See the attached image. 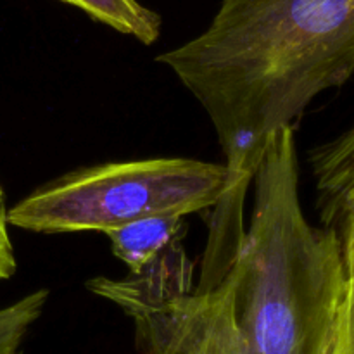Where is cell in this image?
Returning <instances> with one entry per match:
<instances>
[{
	"mask_svg": "<svg viewBox=\"0 0 354 354\" xmlns=\"http://www.w3.org/2000/svg\"><path fill=\"white\" fill-rule=\"evenodd\" d=\"M196 97L225 156L207 248L235 252L266 145L354 75V0H221L206 30L156 59Z\"/></svg>",
	"mask_w": 354,
	"mask_h": 354,
	"instance_id": "obj_1",
	"label": "cell"
},
{
	"mask_svg": "<svg viewBox=\"0 0 354 354\" xmlns=\"http://www.w3.org/2000/svg\"><path fill=\"white\" fill-rule=\"evenodd\" d=\"M252 213L223 277L237 354H342L346 268L337 235L308 221L294 128L266 145Z\"/></svg>",
	"mask_w": 354,
	"mask_h": 354,
	"instance_id": "obj_2",
	"label": "cell"
},
{
	"mask_svg": "<svg viewBox=\"0 0 354 354\" xmlns=\"http://www.w3.org/2000/svg\"><path fill=\"white\" fill-rule=\"evenodd\" d=\"M225 165L187 158L104 162L73 169L7 209L9 227L35 234L106 232L152 216L211 209L227 189Z\"/></svg>",
	"mask_w": 354,
	"mask_h": 354,
	"instance_id": "obj_3",
	"label": "cell"
},
{
	"mask_svg": "<svg viewBox=\"0 0 354 354\" xmlns=\"http://www.w3.org/2000/svg\"><path fill=\"white\" fill-rule=\"evenodd\" d=\"M322 227L337 235L342 258L354 245V121L310 152Z\"/></svg>",
	"mask_w": 354,
	"mask_h": 354,
	"instance_id": "obj_4",
	"label": "cell"
},
{
	"mask_svg": "<svg viewBox=\"0 0 354 354\" xmlns=\"http://www.w3.org/2000/svg\"><path fill=\"white\" fill-rule=\"evenodd\" d=\"M185 232V218L152 216L106 232L114 256L124 263L130 275H140L158 261Z\"/></svg>",
	"mask_w": 354,
	"mask_h": 354,
	"instance_id": "obj_5",
	"label": "cell"
},
{
	"mask_svg": "<svg viewBox=\"0 0 354 354\" xmlns=\"http://www.w3.org/2000/svg\"><path fill=\"white\" fill-rule=\"evenodd\" d=\"M85 12L95 23L152 45L161 37L162 17L138 0H59Z\"/></svg>",
	"mask_w": 354,
	"mask_h": 354,
	"instance_id": "obj_6",
	"label": "cell"
},
{
	"mask_svg": "<svg viewBox=\"0 0 354 354\" xmlns=\"http://www.w3.org/2000/svg\"><path fill=\"white\" fill-rule=\"evenodd\" d=\"M50 292L38 289L0 308V354H24V341L40 320Z\"/></svg>",
	"mask_w": 354,
	"mask_h": 354,
	"instance_id": "obj_7",
	"label": "cell"
},
{
	"mask_svg": "<svg viewBox=\"0 0 354 354\" xmlns=\"http://www.w3.org/2000/svg\"><path fill=\"white\" fill-rule=\"evenodd\" d=\"M346 268V303L344 330H342V354H354V245L344 256Z\"/></svg>",
	"mask_w": 354,
	"mask_h": 354,
	"instance_id": "obj_8",
	"label": "cell"
},
{
	"mask_svg": "<svg viewBox=\"0 0 354 354\" xmlns=\"http://www.w3.org/2000/svg\"><path fill=\"white\" fill-rule=\"evenodd\" d=\"M17 270L14 245L9 234V221H7L6 194L0 185V282L12 279Z\"/></svg>",
	"mask_w": 354,
	"mask_h": 354,
	"instance_id": "obj_9",
	"label": "cell"
}]
</instances>
